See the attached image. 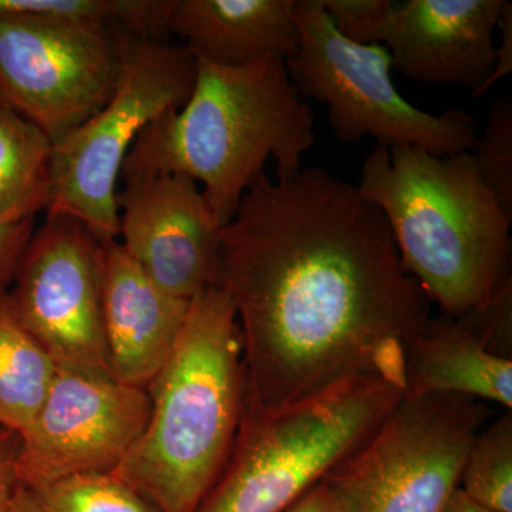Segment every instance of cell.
I'll use <instances>...</instances> for the list:
<instances>
[{
  "mask_svg": "<svg viewBox=\"0 0 512 512\" xmlns=\"http://www.w3.org/2000/svg\"><path fill=\"white\" fill-rule=\"evenodd\" d=\"M217 286L237 313L252 413L356 377L404 392L407 346L430 320L383 212L318 167L256 178L221 228Z\"/></svg>",
  "mask_w": 512,
  "mask_h": 512,
  "instance_id": "1",
  "label": "cell"
},
{
  "mask_svg": "<svg viewBox=\"0 0 512 512\" xmlns=\"http://www.w3.org/2000/svg\"><path fill=\"white\" fill-rule=\"evenodd\" d=\"M285 60L269 57L242 67L197 60L190 97L141 131L120 177H190L225 227L269 158L276 178L291 177L315 144V117Z\"/></svg>",
  "mask_w": 512,
  "mask_h": 512,
  "instance_id": "2",
  "label": "cell"
},
{
  "mask_svg": "<svg viewBox=\"0 0 512 512\" xmlns=\"http://www.w3.org/2000/svg\"><path fill=\"white\" fill-rule=\"evenodd\" d=\"M357 190L383 212L404 271L444 316L480 311L512 285V220L471 151L439 157L376 146Z\"/></svg>",
  "mask_w": 512,
  "mask_h": 512,
  "instance_id": "3",
  "label": "cell"
},
{
  "mask_svg": "<svg viewBox=\"0 0 512 512\" xmlns=\"http://www.w3.org/2000/svg\"><path fill=\"white\" fill-rule=\"evenodd\" d=\"M147 393L146 429L111 474L160 512H195L227 464L245 409L241 332L220 286L191 299Z\"/></svg>",
  "mask_w": 512,
  "mask_h": 512,
  "instance_id": "4",
  "label": "cell"
},
{
  "mask_svg": "<svg viewBox=\"0 0 512 512\" xmlns=\"http://www.w3.org/2000/svg\"><path fill=\"white\" fill-rule=\"evenodd\" d=\"M377 377L345 380L274 412L244 409L221 476L195 512H282L328 476L400 402Z\"/></svg>",
  "mask_w": 512,
  "mask_h": 512,
  "instance_id": "5",
  "label": "cell"
},
{
  "mask_svg": "<svg viewBox=\"0 0 512 512\" xmlns=\"http://www.w3.org/2000/svg\"><path fill=\"white\" fill-rule=\"evenodd\" d=\"M299 40L286 62L299 94L326 104L340 143L375 138L377 146L419 147L447 157L473 150L476 120L457 109L430 114L397 92L393 62L382 45H357L345 39L320 0H296Z\"/></svg>",
  "mask_w": 512,
  "mask_h": 512,
  "instance_id": "6",
  "label": "cell"
},
{
  "mask_svg": "<svg viewBox=\"0 0 512 512\" xmlns=\"http://www.w3.org/2000/svg\"><path fill=\"white\" fill-rule=\"evenodd\" d=\"M197 79L184 46L133 37L119 83L103 109L52 144L46 217L74 218L100 242L119 238L117 181L141 131L180 109Z\"/></svg>",
  "mask_w": 512,
  "mask_h": 512,
  "instance_id": "7",
  "label": "cell"
},
{
  "mask_svg": "<svg viewBox=\"0 0 512 512\" xmlns=\"http://www.w3.org/2000/svg\"><path fill=\"white\" fill-rule=\"evenodd\" d=\"M488 414L471 397L403 396L325 480L348 512H441Z\"/></svg>",
  "mask_w": 512,
  "mask_h": 512,
  "instance_id": "8",
  "label": "cell"
},
{
  "mask_svg": "<svg viewBox=\"0 0 512 512\" xmlns=\"http://www.w3.org/2000/svg\"><path fill=\"white\" fill-rule=\"evenodd\" d=\"M133 37L0 18V99L56 143L106 106Z\"/></svg>",
  "mask_w": 512,
  "mask_h": 512,
  "instance_id": "9",
  "label": "cell"
},
{
  "mask_svg": "<svg viewBox=\"0 0 512 512\" xmlns=\"http://www.w3.org/2000/svg\"><path fill=\"white\" fill-rule=\"evenodd\" d=\"M10 305L60 367L111 375L103 326V245L74 218L46 217L20 259ZM113 376V375H111Z\"/></svg>",
  "mask_w": 512,
  "mask_h": 512,
  "instance_id": "10",
  "label": "cell"
},
{
  "mask_svg": "<svg viewBox=\"0 0 512 512\" xmlns=\"http://www.w3.org/2000/svg\"><path fill=\"white\" fill-rule=\"evenodd\" d=\"M150 397L107 373L57 367L45 403L20 434L16 476L36 487L111 473L146 429Z\"/></svg>",
  "mask_w": 512,
  "mask_h": 512,
  "instance_id": "11",
  "label": "cell"
},
{
  "mask_svg": "<svg viewBox=\"0 0 512 512\" xmlns=\"http://www.w3.org/2000/svg\"><path fill=\"white\" fill-rule=\"evenodd\" d=\"M121 247L168 295L191 301L217 286L220 224L190 177L160 174L117 191Z\"/></svg>",
  "mask_w": 512,
  "mask_h": 512,
  "instance_id": "12",
  "label": "cell"
},
{
  "mask_svg": "<svg viewBox=\"0 0 512 512\" xmlns=\"http://www.w3.org/2000/svg\"><path fill=\"white\" fill-rule=\"evenodd\" d=\"M512 286L480 311L429 320L406 355L404 397L456 394L512 409Z\"/></svg>",
  "mask_w": 512,
  "mask_h": 512,
  "instance_id": "13",
  "label": "cell"
},
{
  "mask_svg": "<svg viewBox=\"0 0 512 512\" xmlns=\"http://www.w3.org/2000/svg\"><path fill=\"white\" fill-rule=\"evenodd\" d=\"M503 0L397 2L383 46L393 69L427 84L476 92L495 66V32Z\"/></svg>",
  "mask_w": 512,
  "mask_h": 512,
  "instance_id": "14",
  "label": "cell"
},
{
  "mask_svg": "<svg viewBox=\"0 0 512 512\" xmlns=\"http://www.w3.org/2000/svg\"><path fill=\"white\" fill-rule=\"evenodd\" d=\"M103 245V326L111 375L146 389L158 375L187 318L190 301L158 288L117 239Z\"/></svg>",
  "mask_w": 512,
  "mask_h": 512,
  "instance_id": "15",
  "label": "cell"
},
{
  "mask_svg": "<svg viewBox=\"0 0 512 512\" xmlns=\"http://www.w3.org/2000/svg\"><path fill=\"white\" fill-rule=\"evenodd\" d=\"M296 0H175L168 32L185 40V49L224 67L284 57L298 47Z\"/></svg>",
  "mask_w": 512,
  "mask_h": 512,
  "instance_id": "16",
  "label": "cell"
},
{
  "mask_svg": "<svg viewBox=\"0 0 512 512\" xmlns=\"http://www.w3.org/2000/svg\"><path fill=\"white\" fill-rule=\"evenodd\" d=\"M57 363L0 295V427L22 434L45 403Z\"/></svg>",
  "mask_w": 512,
  "mask_h": 512,
  "instance_id": "17",
  "label": "cell"
},
{
  "mask_svg": "<svg viewBox=\"0 0 512 512\" xmlns=\"http://www.w3.org/2000/svg\"><path fill=\"white\" fill-rule=\"evenodd\" d=\"M52 143L0 99V221L35 218L50 198Z\"/></svg>",
  "mask_w": 512,
  "mask_h": 512,
  "instance_id": "18",
  "label": "cell"
},
{
  "mask_svg": "<svg viewBox=\"0 0 512 512\" xmlns=\"http://www.w3.org/2000/svg\"><path fill=\"white\" fill-rule=\"evenodd\" d=\"M175 0H0V18L50 20L99 33L160 40Z\"/></svg>",
  "mask_w": 512,
  "mask_h": 512,
  "instance_id": "19",
  "label": "cell"
},
{
  "mask_svg": "<svg viewBox=\"0 0 512 512\" xmlns=\"http://www.w3.org/2000/svg\"><path fill=\"white\" fill-rule=\"evenodd\" d=\"M13 512H160L111 473L79 474L25 487L13 497Z\"/></svg>",
  "mask_w": 512,
  "mask_h": 512,
  "instance_id": "20",
  "label": "cell"
},
{
  "mask_svg": "<svg viewBox=\"0 0 512 512\" xmlns=\"http://www.w3.org/2000/svg\"><path fill=\"white\" fill-rule=\"evenodd\" d=\"M460 490L495 512H512V413L478 431L468 448Z\"/></svg>",
  "mask_w": 512,
  "mask_h": 512,
  "instance_id": "21",
  "label": "cell"
},
{
  "mask_svg": "<svg viewBox=\"0 0 512 512\" xmlns=\"http://www.w3.org/2000/svg\"><path fill=\"white\" fill-rule=\"evenodd\" d=\"M484 184L512 220V99L491 104L483 136L471 150Z\"/></svg>",
  "mask_w": 512,
  "mask_h": 512,
  "instance_id": "22",
  "label": "cell"
},
{
  "mask_svg": "<svg viewBox=\"0 0 512 512\" xmlns=\"http://www.w3.org/2000/svg\"><path fill=\"white\" fill-rule=\"evenodd\" d=\"M336 30L357 45H382L397 2L394 0H320Z\"/></svg>",
  "mask_w": 512,
  "mask_h": 512,
  "instance_id": "23",
  "label": "cell"
},
{
  "mask_svg": "<svg viewBox=\"0 0 512 512\" xmlns=\"http://www.w3.org/2000/svg\"><path fill=\"white\" fill-rule=\"evenodd\" d=\"M35 231V218L0 221V295L8 292L23 252Z\"/></svg>",
  "mask_w": 512,
  "mask_h": 512,
  "instance_id": "24",
  "label": "cell"
},
{
  "mask_svg": "<svg viewBox=\"0 0 512 512\" xmlns=\"http://www.w3.org/2000/svg\"><path fill=\"white\" fill-rule=\"evenodd\" d=\"M19 444V434L0 427V512H13V497L19 487L16 476Z\"/></svg>",
  "mask_w": 512,
  "mask_h": 512,
  "instance_id": "25",
  "label": "cell"
},
{
  "mask_svg": "<svg viewBox=\"0 0 512 512\" xmlns=\"http://www.w3.org/2000/svg\"><path fill=\"white\" fill-rule=\"evenodd\" d=\"M497 30L500 32V45L495 50L494 70L476 92L471 93L473 99L490 92L495 83L512 72V3L508 0H503Z\"/></svg>",
  "mask_w": 512,
  "mask_h": 512,
  "instance_id": "26",
  "label": "cell"
},
{
  "mask_svg": "<svg viewBox=\"0 0 512 512\" xmlns=\"http://www.w3.org/2000/svg\"><path fill=\"white\" fill-rule=\"evenodd\" d=\"M282 512H348L335 488L323 478Z\"/></svg>",
  "mask_w": 512,
  "mask_h": 512,
  "instance_id": "27",
  "label": "cell"
},
{
  "mask_svg": "<svg viewBox=\"0 0 512 512\" xmlns=\"http://www.w3.org/2000/svg\"><path fill=\"white\" fill-rule=\"evenodd\" d=\"M441 512H495L488 508L481 507L480 504L474 503L470 497H467L460 488L454 491L450 500L447 501L446 507Z\"/></svg>",
  "mask_w": 512,
  "mask_h": 512,
  "instance_id": "28",
  "label": "cell"
}]
</instances>
